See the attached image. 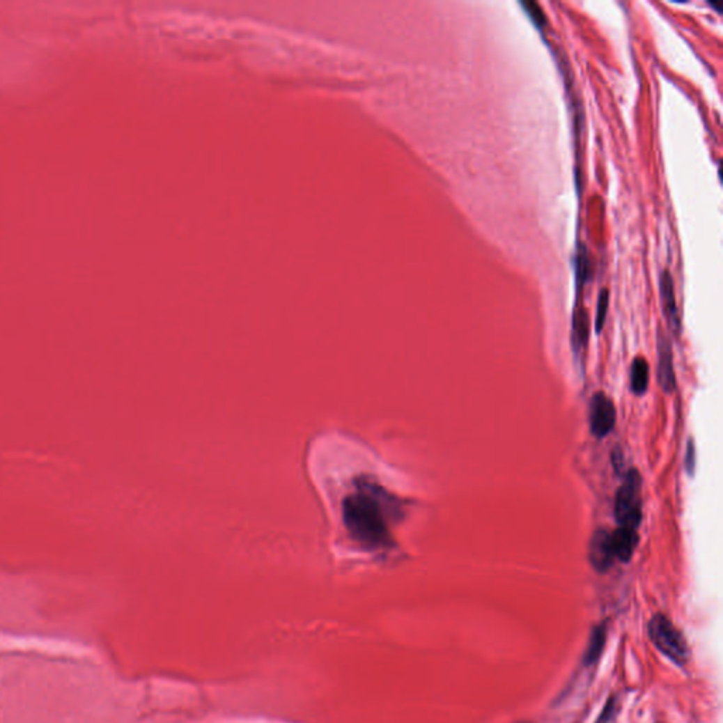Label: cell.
<instances>
[{
    "instance_id": "cell-1",
    "label": "cell",
    "mask_w": 723,
    "mask_h": 723,
    "mask_svg": "<svg viewBox=\"0 0 723 723\" xmlns=\"http://www.w3.org/2000/svg\"><path fill=\"white\" fill-rule=\"evenodd\" d=\"M648 636L653 644L671 661L677 665H685L690 660L691 651L684 635L676 628L669 619L657 613L648 622Z\"/></svg>"
},
{
    "instance_id": "cell-2",
    "label": "cell",
    "mask_w": 723,
    "mask_h": 723,
    "mask_svg": "<svg viewBox=\"0 0 723 723\" xmlns=\"http://www.w3.org/2000/svg\"><path fill=\"white\" fill-rule=\"evenodd\" d=\"M642 486L640 474L630 469L616 493L614 515L619 527L637 531L642 522Z\"/></svg>"
},
{
    "instance_id": "cell-3",
    "label": "cell",
    "mask_w": 723,
    "mask_h": 723,
    "mask_svg": "<svg viewBox=\"0 0 723 723\" xmlns=\"http://www.w3.org/2000/svg\"><path fill=\"white\" fill-rule=\"evenodd\" d=\"M616 408L613 401L602 391L596 393L589 405V427L596 438H605L614 427Z\"/></svg>"
},
{
    "instance_id": "cell-4",
    "label": "cell",
    "mask_w": 723,
    "mask_h": 723,
    "mask_svg": "<svg viewBox=\"0 0 723 723\" xmlns=\"http://www.w3.org/2000/svg\"><path fill=\"white\" fill-rule=\"evenodd\" d=\"M657 353H658V384L665 393H673L677 387L676 372L673 365V350L668 338L664 335L661 329H658L657 335Z\"/></svg>"
},
{
    "instance_id": "cell-5",
    "label": "cell",
    "mask_w": 723,
    "mask_h": 723,
    "mask_svg": "<svg viewBox=\"0 0 723 723\" xmlns=\"http://www.w3.org/2000/svg\"><path fill=\"white\" fill-rule=\"evenodd\" d=\"M660 297H661L662 314H664V318H665L669 329L673 331L674 335H680L681 322H680L676 293H674V280H673V277H671L668 270H664L660 277Z\"/></svg>"
},
{
    "instance_id": "cell-6",
    "label": "cell",
    "mask_w": 723,
    "mask_h": 723,
    "mask_svg": "<svg viewBox=\"0 0 723 723\" xmlns=\"http://www.w3.org/2000/svg\"><path fill=\"white\" fill-rule=\"evenodd\" d=\"M588 559L598 573L609 571L613 562V551L610 545V533L606 530H596L591 537L588 545Z\"/></svg>"
},
{
    "instance_id": "cell-7",
    "label": "cell",
    "mask_w": 723,
    "mask_h": 723,
    "mask_svg": "<svg viewBox=\"0 0 723 723\" xmlns=\"http://www.w3.org/2000/svg\"><path fill=\"white\" fill-rule=\"evenodd\" d=\"M637 543L639 537L636 530L617 527L613 533H610V545L613 557L614 559H619L622 562H629L632 559Z\"/></svg>"
},
{
    "instance_id": "cell-8",
    "label": "cell",
    "mask_w": 723,
    "mask_h": 723,
    "mask_svg": "<svg viewBox=\"0 0 723 723\" xmlns=\"http://www.w3.org/2000/svg\"><path fill=\"white\" fill-rule=\"evenodd\" d=\"M589 338V316L584 306L575 309L574 324H573V345L574 350L578 356H581L588 343Z\"/></svg>"
},
{
    "instance_id": "cell-9",
    "label": "cell",
    "mask_w": 723,
    "mask_h": 723,
    "mask_svg": "<svg viewBox=\"0 0 723 723\" xmlns=\"http://www.w3.org/2000/svg\"><path fill=\"white\" fill-rule=\"evenodd\" d=\"M606 637H607L606 623L598 625L592 630L589 642H588L586 651L584 654V664L586 667H592L593 664L598 662V660L600 658V655L603 653V648H605V644H606Z\"/></svg>"
},
{
    "instance_id": "cell-10",
    "label": "cell",
    "mask_w": 723,
    "mask_h": 723,
    "mask_svg": "<svg viewBox=\"0 0 723 723\" xmlns=\"http://www.w3.org/2000/svg\"><path fill=\"white\" fill-rule=\"evenodd\" d=\"M650 379L648 364L644 357H636L630 369V387L636 396H642L647 391Z\"/></svg>"
},
{
    "instance_id": "cell-11",
    "label": "cell",
    "mask_w": 723,
    "mask_h": 723,
    "mask_svg": "<svg viewBox=\"0 0 723 723\" xmlns=\"http://www.w3.org/2000/svg\"><path fill=\"white\" fill-rule=\"evenodd\" d=\"M575 273H577V283H578V287L581 290L584 287V284L588 281L589 274H591V262H589L588 250H586L584 243H580V249H578V253H577Z\"/></svg>"
},
{
    "instance_id": "cell-12",
    "label": "cell",
    "mask_w": 723,
    "mask_h": 723,
    "mask_svg": "<svg viewBox=\"0 0 723 723\" xmlns=\"http://www.w3.org/2000/svg\"><path fill=\"white\" fill-rule=\"evenodd\" d=\"M520 6L524 9L526 15L531 19L533 24L538 29V30H544L545 26H547V17H545V13L544 10L541 9V6L534 2V0H522L520 2Z\"/></svg>"
},
{
    "instance_id": "cell-13",
    "label": "cell",
    "mask_w": 723,
    "mask_h": 723,
    "mask_svg": "<svg viewBox=\"0 0 723 723\" xmlns=\"http://www.w3.org/2000/svg\"><path fill=\"white\" fill-rule=\"evenodd\" d=\"M609 290L607 288H603L599 294V298H598V308H596V321H595V328H596V332L600 334L602 329H603V325H605V321H606V316H607V309H609Z\"/></svg>"
},
{
    "instance_id": "cell-14",
    "label": "cell",
    "mask_w": 723,
    "mask_h": 723,
    "mask_svg": "<svg viewBox=\"0 0 723 723\" xmlns=\"http://www.w3.org/2000/svg\"><path fill=\"white\" fill-rule=\"evenodd\" d=\"M616 715H617V699H616V695H612L607 699L596 723H614Z\"/></svg>"
},
{
    "instance_id": "cell-15",
    "label": "cell",
    "mask_w": 723,
    "mask_h": 723,
    "mask_svg": "<svg viewBox=\"0 0 723 723\" xmlns=\"http://www.w3.org/2000/svg\"><path fill=\"white\" fill-rule=\"evenodd\" d=\"M695 444H694V440H690L688 442V446H687V453H685V469L688 472V475H694L695 472V465H697V459H695Z\"/></svg>"
},
{
    "instance_id": "cell-16",
    "label": "cell",
    "mask_w": 723,
    "mask_h": 723,
    "mask_svg": "<svg viewBox=\"0 0 723 723\" xmlns=\"http://www.w3.org/2000/svg\"><path fill=\"white\" fill-rule=\"evenodd\" d=\"M709 5H710V6H712V8H715V10H716V12H717V13H720V12H722V9H720V6H719V5H716V3H713V2H710V3H709Z\"/></svg>"
},
{
    "instance_id": "cell-17",
    "label": "cell",
    "mask_w": 723,
    "mask_h": 723,
    "mask_svg": "<svg viewBox=\"0 0 723 723\" xmlns=\"http://www.w3.org/2000/svg\"><path fill=\"white\" fill-rule=\"evenodd\" d=\"M518 723H529V722H518Z\"/></svg>"
}]
</instances>
